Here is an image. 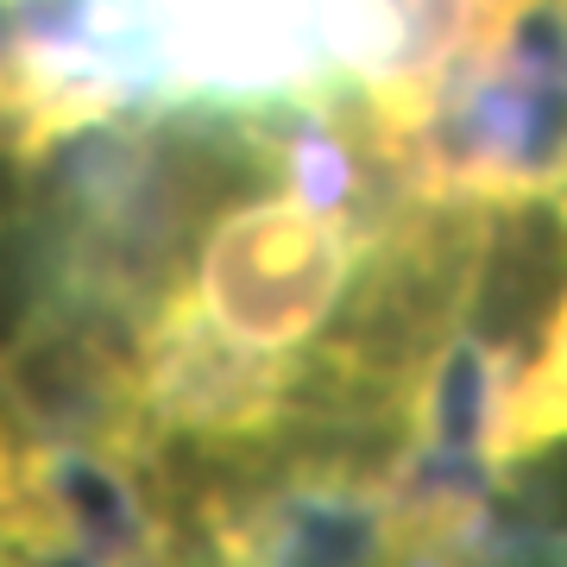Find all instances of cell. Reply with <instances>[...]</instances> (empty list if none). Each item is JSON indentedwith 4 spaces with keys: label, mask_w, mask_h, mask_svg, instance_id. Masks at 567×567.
Wrapping results in <instances>:
<instances>
[{
    "label": "cell",
    "mask_w": 567,
    "mask_h": 567,
    "mask_svg": "<svg viewBox=\"0 0 567 567\" xmlns=\"http://www.w3.org/2000/svg\"><path fill=\"white\" fill-rule=\"evenodd\" d=\"M70 511L13 410L0 404V567H70Z\"/></svg>",
    "instance_id": "3957f363"
},
{
    "label": "cell",
    "mask_w": 567,
    "mask_h": 567,
    "mask_svg": "<svg viewBox=\"0 0 567 567\" xmlns=\"http://www.w3.org/2000/svg\"><path fill=\"white\" fill-rule=\"evenodd\" d=\"M385 44V0H82L95 76L183 102H322L360 89Z\"/></svg>",
    "instance_id": "6da1fadb"
},
{
    "label": "cell",
    "mask_w": 567,
    "mask_h": 567,
    "mask_svg": "<svg viewBox=\"0 0 567 567\" xmlns=\"http://www.w3.org/2000/svg\"><path fill=\"white\" fill-rule=\"evenodd\" d=\"M107 102L76 76V63H63L58 39H0V234L20 221L32 196V164L76 126L102 121Z\"/></svg>",
    "instance_id": "7a4b0ae2"
}]
</instances>
